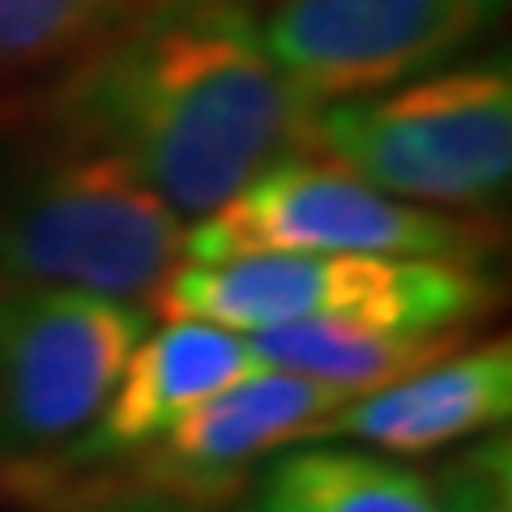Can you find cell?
Segmentation results:
<instances>
[{
	"label": "cell",
	"mask_w": 512,
	"mask_h": 512,
	"mask_svg": "<svg viewBox=\"0 0 512 512\" xmlns=\"http://www.w3.org/2000/svg\"><path fill=\"white\" fill-rule=\"evenodd\" d=\"M350 393L303 380L291 372H256L210 402L188 410L154 444L137 448L133 478L137 495L175 500L192 508L222 504L256 474V461L282 453L295 440H312Z\"/></svg>",
	"instance_id": "obj_8"
},
{
	"label": "cell",
	"mask_w": 512,
	"mask_h": 512,
	"mask_svg": "<svg viewBox=\"0 0 512 512\" xmlns=\"http://www.w3.org/2000/svg\"><path fill=\"white\" fill-rule=\"evenodd\" d=\"M158 0H0V64L90 52Z\"/></svg>",
	"instance_id": "obj_13"
},
{
	"label": "cell",
	"mask_w": 512,
	"mask_h": 512,
	"mask_svg": "<svg viewBox=\"0 0 512 512\" xmlns=\"http://www.w3.org/2000/svg\"><path fill=\"white\" fill-rule=\"evenodd\" d=\"M188 227L120 158L64 141L0 197V291L64 286L154 308Z\"/></svg>",
	"instance_id": "obj_2"
},
{
	"label": "cell",
	"mask_w": 512,
	"mask_h": 512,
	"mask_svg": "<svg viewBox=\"0 0 512 512\" xmlns=\"http://www.w3.org/2000/svg\"><path fill=\"white\" fill-rule=\"evenodd\" d=\"M512 410V346L487 342L453 350L376 393L350 397L333 410L312 440H363L384 453H427V448L483 436Z\"/></svg>",
	"instance_id": "obj_10"
},
{
	"label": "cell",
	"mask_w": 512,
	"mask_h": 512,
	"mask_svg": "<svg viewBox=\"0 0 512 512\" xmlns=\"http://www.w3.org/2000/svg\"><path fill=\"white\" fill-rule=\"evenodd\" d=\"M256 372L265 367L256 363L248 338H239L235 329L210 325V320H171L154 338H141L128 355L99 423L77 448L69 474L154 444L188 410H197L214 393Z\"/></svg>",
	"instance_id": "obj_9"
},
{
	"label": "cell",
	"mask_w": 512,
	"mask_h": 512,
	"mask_svg": "<svg viewBox=\"0 0 512 512\" xmlns=\"http://www.w3.org/2000/svg\"><path fill=\"white\" fill-rule=\"evenodd\" d=\"M308 146L397 201L491 205L512 175V77L483 64L312 107Z\"/></svg>",
	"instance_id": "obj_5"
},
{
	"label": "cell",
	"mask_w": 512,
	"mask_h": 512,
	"mask_svg": "<svg viewBox=\"0 0 512 512\" xmlns=\"http://www.w3.org/2000/svg\"><path fill=\"white\" fill-rule=\"evenodd\" d=\"M495 286L474 261L359 252H261L180 265L154 299L167 320L261 333L295 320H367L389 329H457L487 312Z\"/></svg>",
	"instance_id": "obj_4"
},
{
	"label": "cell",
	"mask_w": 512,
	"mask_h": 512,
	"mask_svg": "<svg viewBox=\"0 0 512 512\" xmlns=\"http://www.w3.org/2000/svg\"><path fill=\"white\" fill-rule=\"evenodd\" d=\"M436 512H512V448L504 436H487L466 448L431 483Z\"/></svg>",
	"instance_id": "obj_14"
},
{
	"label": "cell",
	"mask_w": 512,
	"mask_h": 512,
	"mask_svg": "<svg viewBox=\"0 0 512 512\" xmlns=\"http://www.w3.org/2000/svg\"><path fill=\"white\" fill-rule=\"evenodd\" d=\"M94 512H201V508L175 504V500H150V495H128V500H103V504H94Z\"/></svg>",
	"instance_id": "obj_15"
},
{
	"label": "cell",
	"mask_w": 512,
	"mask_h": 512,
	"mask_svg": "<svg viewBox=\"0 0 512 512\" xmlns=\"http://www.w3.org/2000/svg\"><path fill=\"white\" fill-rule=\"evenodd\" d=\"M256 512H436L431 483L359 448H291L261 470Z\"/></svg>",
	"instance_id": "obj_12"
},
{
	"label": "cell",
	"mask_w": 512,
	"mask_h": 512,
	"mask_svg": "<svg viewBox=\"0 0 512 512\" xmlns=\"http://www.w3.org/2000/svg\"><path fill=\"white\" fill-rule=\"evenodd\" d=\"M487 239L470 222L419 210L329 158L295 154L261 171L227 205L188 231L184 265H218L261 252H359L474 261Z\"/></svg>",
	"instance_id": "obj_6"
},
{
	"label": "cell",
	"mask_w": 512,
	"mask_h": 512,
	"mask_svg": "<svg viewBox=\"0 0 512 512\" xmlns=\"http://www.w3.org/2000/svg\"><path fill=\"white\" fill-rule=\"evenodd\" d=\"M265 372H291L350 397L376 393L461 350L457 329H389L367 320H295L248 333Z\"/></svg>",
	"instance_id": "obj_11"
},
{
	"label": "cell",
	"mask_w": 512,
	"mask_h": 512,
	"mask_svg": "<svg viewBox=\"0 0 512 512\" xmlns=\"http://www.w3.org/2000/svg\"><path fill=\"white\" fill-rule=\"evenodd\" d=\"M504 0H278L269 60L312 107L427 77L500 18Z\"/></svg>",
	"instance_id": "obj_7"
},
{
	"label": "cell",
	"mask_w": 512,
	"mask_h": 512,
	"mask_svg": "<svg viewBox=\"0 0 512 512\" xmlns=\"http://www.w3.org/2000/svg\"><path fill=\"white\" fill-rule=\"evenodd\" d=\"M64 141L111 154L180 218H205L282 158L312 154V103L244 9L158 0L94 43L60 90Z\"/></svg>",
	"instance_id": "obj_1"
},
{
	"label": "cell",
	"mask_w": 512,
	"mask_h": 512,
	"mask_svg": "<svg viewBox=\"0 0 512 512\" xmlns=\"http://www.w3.org/2000/svg\"><path fill=\"white\" fill-rule=\"evenodd\" d=\"M150 308L64 286L0 291V461L26 500L64 487Z\"/></svg>",
	"instance_id": "obj_3"
}]
</instances>
